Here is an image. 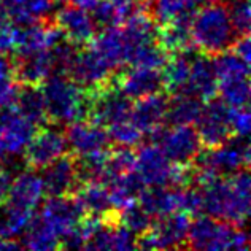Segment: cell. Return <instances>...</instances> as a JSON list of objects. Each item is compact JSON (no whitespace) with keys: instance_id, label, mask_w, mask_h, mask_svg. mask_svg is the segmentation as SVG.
Here are the masks:
<instances>
[{"instance_id":"cell-1","label":"cell","mask_w":251,"mask_h":251,"mask_svg":"<svg viewBox=\"0 0 251 251\" xmlns=\"http://www.w3.org/2000/svg\"><path fill=\"white\" fill-rule=\"evenodd\" d=\"M202 211L216 220L245 227L250 215L251 183L248 169L237 170L201 188Z\"/></svg>"},{"instance_id":"cell-2","label":"cell","mask_w":251,"mask_h":251,"mask_svg":"<svg viewBox=\"0 0 251 251\" xmlns=\"http://www.w3.org/2000/svg\"><path fill=\"white\" fill-rule=\"evenodd\" d=\"M45 100L46 124L67 126L86 120L89 108V94L69 75L52 74L40 84Z\"/></svg>"},{"instance_id":"cell-3","label":"cell","mask_w":251,"mask_h":251,"mask_svg":"<svg viewBox=\"0 0 251 251\" xmlns=\"http://www.w3.org/2000/svg\"><path fill=\"white\" fill-rule=\"evenodd\" d=\"M239 38L230 23L226 2H215L202 5L196 10L191 21V40L194 48L205 56H216L230 46Z\"/></svg>"},{"instance_id":"cell-4","label":"cell","mask_w":251,"mask_h":251,"mask_svg":"<svg viewBox=\"0 0 251 251\" xmlns=\"http://www.w3.org/2000/svg\"><path fill=\"white\" fill-rule=\"evenodd\" d=\"M135 170L145 186L184 188L191 186L193 178L191 164H174L153 142L138 145V150H135Z\"/></svg>"},{"instance_id":"cell-5","label":"cell","mask_w":251,"mask_h":251,"mask_svg":"<svg viewBox=\"0 0 251 251\" xmlns=\"http://www.w3.org/2000/svg\"><path fill=\"white\" fill-rule=\"evenodd\" d=\"M186 248L189 250H248L245 227L211 216H197L191 220Z\"/></svg>"},{"instance_id":"cell-6","label":"cell","mask_w":251,"mask_h":251,"mask_svg":"<svg viewBox=\"0 0 251 251\" xmlns=\"http://www.w3.org/2000/svg\"><path fill=\"white\" fill-rule=\"evenodd\" d=\"M193 216L175 211L154 218L151 227L137 237V248L142 250H186L188 230Z\"/></svg>"},{"instance_id":"cell-7","label":"cell","mask_w":251,"mask_h":251,"mask_svg":"<svg viewBox=\"0 0 251 251\" xmlns=\"http://www.w3.org/2000/svg\"><path fill=\"white\" fill-rule=\"evenodd\" d=\"M148 135L174 164L189 166L202 151V143L194 124L161 126Z\"/></svg>"},{"instance_id":"cell-8","label":"cell","mask_w":251,"mask_h":251,"mask_svg":"<svg viewBox=\"0 0 251 251\" xmlns=\"http://www.w3.org/2000/svg\"><path fill=\"white\" fill-rule=\"evenodd\" d=\"M191 164L207 167L221 176H227L237 170L248 169L250 145L247 137L232 135L226 143L216 148H202V151Z\"/></svg>"},{"instance_id":"cell-9","label":"cell","mask_w":251,"mask_h":251,"mask_svg":"<svg viewBox=\"0 0 251 251\" xmlns=\"http://www.w3.org/2000/svg\"><path fill=\"white\" fill-rule=\"evenodd\" d=\"M88 94V121L107 129L115 123L129 120L132 100L116 88L113 80L96 91H89Z\"/></svg>"},{"instance_id":"cell-10","label":"cell","mask_w":251,"mask_h":251,"mask_svg":"<svg viewBox=\"0 0 251 251\" xmlns=\"http://www.w3.org/2000/svg\"><path fill=\"white\" fill-rule=\"evenodd\" d=\"M67 75L86 91H96L113 80L115 70L91 45L78 46Z\"/></svg>"},{"instance_id":"cell-11","label":"cell","mask_w":251,"mask_h":251,"mask_svg":"<svg viewBox=\"0 0 251 251\" xmlns=\"http://www.w3.org/2000/svg\"><path fill=\"white\" fill-rule=\"evenodd\" d=\"M23 153L25 166L30 170H42L54 159L70 151L64 130L57 129V126L43 124L37 129Z\"/></svg>"},{"instance_id":"cell-12","label":"cell","mask_w":251,"mask_h":251,"mask_svg":"<svg viewBox=\"0 0 251 251\" xmlns=\"http://www.w3.org/2000/svg\"><path fill=\"white\" fill-rule=\"evenodd\" d=\"M229 105L221 99H210L202 105V111L196 121V130L202 148H216L232 137L229 124Z\"/></svg>"},{"instance_id":"cell-13","label":"cell","mask_w":251,"mask_h":251,"mask_svg":"<svg viewBox=\"0 0 251 251\" xmlns=\"http://www.w3.org/2000/svg\"><path fill=\"white\" fill-rule=\"evenodd\" d=\"M52 21L61 29L64 37L75 46L89 45L99 32L88 10L72 5L65 0L59 3Z\"/></svg>"},{"instance_id":"cell-14","label":"cell","mask_w":251,"mask_h":251,"mask_svg":"<svg viewBox=\"0 0 251 251\" xmlns=\"http://www.w3.org/2000/svg\"><path fill=\"white\" fill-rule=\"evenodd\" d=\"M113 83L126 97L137 100L145 96L164 91L161 70L123 65L113 75Z\"/></svg>"},{"instance_id":"cell-15","label":"cell","mask_w":251,"mask_h":251,"mask_svg":"<svg viewBox=\"0 0 251 251\" xmlns=\"http://www.w3.org/2000/svg\"><path fill=\"white\" fill-rule=\"evenodd\" d=\"M38 216L54 230L59 240H61V237L78 226V223L86 215L81 205L75 199V196H56L50 197L43 203Z\"/></svg>"},{"instance_id":"cell-16","label":"cell","mask_w":251,"mask_h":251,"mask_svg":"<svg viewBox=\"0 0 251 251\" xmlns=\"http://www.w3.org/2000/svg\"><path fill=\"white\" fill-rule=\"evenodd\" d=\"M42 170L43 189L45 194H48L50 197L74 196L76 188L80 186L75 154L72 153H65L64 156L57 157Z\"/></svg>"},{"instance_id":"cell-17","label":"cell","mask_w":251,"mask_h":251,"mask_svg":"<svg viewBox=\"0 0 251 251\" xmlns=\"http://www.w3.org/2000/svg\"><path fill=\"white\" fill-rule=\"evenodd\" d=\"M64 134L70 153L75 156L113 147L108 138L107 129L88 120H80L64 126Z\"/></svg>"},{"instance_id":"cell-18","label":"cell","mask_w":251,"mask_h":251,"mask_svg":"<svg viewBox=\"0 0 251 251\" xmlns=\"http://www.w3.org/2000/svg\"><path fill=\"white\" fill-rule=\"evenodd\" d=\"M170 96L166 91L156 92V94L145 96L132 102L129 120L142 134H151L157 127L164 126V118L169 107Z\"/></svg>"},{"instance_id":"cell-19","label":"cell","mask_w":251,"mask_h":251,"mask_svg":"<svg viewBox=\"0 0 251 251\" xmlns=\"http://www.w3.org/2000/svg\"><path fill=\"white\" fill-rule=\"evenodd\" d=\"M0 124L3 129L5 151L10 156L21 154L38 129V126L19 115L13 105L0 110Z\"/></svg>"},{"instance_id":"cell-20","label":"cell","mask_w":251,"mask_h":251,"mask_svg":"<svg viewBox=\"0 0 251 251\" xmlns=\"http://www.w3.org/2000/svg\"><path fill=\"white\" fill-rule=\"evenodd\" d=\"M13 74L16 83L40 86L54 74V64L50 50H38L24 56H13Z\"/></svg>"},{"instance_id":"cell-21","label":"cell","mask_w":251,"mask_h":251,"mask_svg":"<svg viewBox=\"0 0 251 251\" xmlns=\"http://www.w3.org/2000/svg\"><path fill=\"white\" fill-rule=\"evenodd\" d=\"M183 94L194 96L202 102L218 96V76L210 56L197 52L191 62L188 84Z\"/></svg>"},{"instance_id":"cell-22","label":"cell","mask_w":251,"mask_h":251,"mask_svg":"<svg viewBox=\"0 0 251 251\" xmlns=\"http://www.w3.org/2000/svg\"><path fill=\"white\" fill-rule=\"evenodd\" d=\"M43 196L45 189L42 176L37 175L35 170L25 172V174L18 175L16 180L11 181L3 203L6 207L35 211L38 203L42 202Z\"/></svg>"},{"instance_id":"cell-23","label":"cell","mask_w":251,"mask_h":251,"mask_svg":"<svg viewBox=\"0 0 251 251\" xmlns=\"http://www.w3.org/2000/svg\"><path fill=\"white\" fill-rule=\"evenodd\" d=\"M137 202L153 220L181 211V188L150 186L138 194Z\"/></svg>"},{"instance_id":"cell-24","label":"cell","mask_w":251,"mask_h":251,"mask_svg":"<svg viewBox=\"0 0 251 251\" xmlns=\"http://www.w3.org/2000/svg\"><path fill=\"white\" fill-rule=\"evenodd\" d=\"M89 45L107 61V64L115 72L123 67V65H126V61H127V46H126L123 29H120L118 25L116 27L100 29V32H97L94 40Z\"/></svg>"},{"instance_id":"cell-25","label":"cell","mask_w":251,"mask_h":251,"mask_svg":"<svg viewBox=\"0 0 251 251\" xmlns=\"http://www.w3.org/2000/svg\"><path fill=\"white\" fill-rule=\"evenodd\" d=\"M196 48H189L186 51L175 52L172 54L167 64L162 67V81H164V91L169 96L183 94L184 88L188 84L189 72H191V62L193 57L197 54Z\"/></svg>"},{"instance_id":"cell-26","label":"cell","mask_w":251,"mask_h":251,"mask_svg":"<svg viewBox=\"0 0 251 251\" xmlns=\"http://www.w3.org/2000/svg\"><path fill=\"white\" fill-rule=\"evenodd\" d=\"M143 5L157 27L172 21H180V19L193 21V16L197 10V5L193 0H153Z\"/></svg>"},{"instance_id":"cell-27","label":"cell","mask_w":251,"mask_h":251,"mask_svg":"<svg viewBox=\"0 0 251 251\" xmlns=\"http://www.w3.org/2000/svg\"><path fill=\"white\" fill-rule=\"evenodd\" d=\"M13 107L19 115L27 118L35 126L46 124V111H45V100L40 86L34 84H21L18 83L16 96L13 100Z\"/></svg>"},{"instance_id":"cell-28","label":"cell","mask_w":251,"mask_h":251,"mask_svg":"<svg viewBox=\"0 0 251 251\" xmlns=\"http://www.w3.org/2000/svg\"><path fill=\"white\" fill-rule=\"evenodd\" d=\"M75 199L81 205L86 216H103L113 210L110 202V194L107 186L102 181H86L80 183L74 193Z\"/></svg>"},{"instance_id":"cell-29","label":"cell","mask_w":251,"mask_h":251,"mask_svg":"<svg viewBox=\"0 0 251 251\" xmlns=\"http://www.w3.org/2000/svg\"><path fill=\"white\" fill-rule=\"evenodd\" d=\"M203 102L194 96L176 94L170 96L169 107L164 118V126H181V124H196L202 111Z\"/></svg>"},{"instance_id":"cell-30","label":"cell","mask_w":251,"mask_h":251,"mask_svg":"<svg viewBox=\"0 0 251 251\" xmlns=\"http://www.w3.org/2000/svg\"><path fill=\"white\" fill-rule=\"evenodd\" d=\"M157 42L164 46L170 54L186 51L194 48L193 40H191V21H172L157 27Z\"/></svg>"},{"instance_id":"cell-31","label":"cell","mask_w":251,"mask_h":251,"mask_svg":"<svg viewBox=\"0 0 251 251\" xmlns=\"http://www.w3.org/2000/svg\"><path fill=\"white\" fill-rule=\"evenodd\" d=\"M218 94L229 107H248L250 75H230L218 78Z\"/></svg>"},{"instance_id":"cell-32","label":"cell","mask_w":251,"mask_h":251,"mask_svg":"<svg viewBox=\"0 0 251 251\" xmlns=\"http://www.w3.org/2000/svg\"><path fill=\"white\" fill-rule=\"evenodd\" d=\"M170 56H172L170 52L164 48V46H161L159 42L154 40V42L145 43L142 46H138V48L132 50L127 56L126 65L161 70L164 65L167 64Z\"/></svg>"},{"instance_id":"cell-33","label":"cell","mask_w":251,"mask_h":251,"mask_svg":"<svg viewBox=\"0 0 251 251\" xmlns=\"http://www.w3.org/2000/svg\"><path fill=\"white\" fill-rule=\"evenodd\" d=\"M21 242L24 248L30 250L48 251L59 248V237L40 216L32 218L27 229L24 230V240Z\"/></svg>"},{"instance_id":"cell-34","label":"cell","mask_w":251,"mask_h":251,"mask_svg":"<svg viewBox=\"0 0 251 251\" xmlns=\"http://www.w3.org/2000/svg\"><path fill=\"white\" fill-rule=\"evenodd\" d=\"M118 223L126 229H129L132 234H135V237H138L151 227L153 218L145 211L140 203L134 201L118 210Z\"/></svg>"},{"instance_id":"cell-35","label":"cell","mask_w":251,"mask_h":251,"mask_svg":"<svg viewBox=\"0 0 251 251\" xmlns=\"http://www.w3.org/2000/svg\"><path fill=\"white\" fill-rule=\"evenodd\" d=\"M107 134L111 145H115V147L135 148L143 142V134L130 123V120H124L108 126Z\"/></svg>"},{"instance_id":"cell-36","label":"cell","mask_w":251,"mask_h":251,"mask_svg":"<svg viewBox=\"0 0 251 251\" xmlns=\"http://www.w3.org/2000/svg\"><path fill=\"white\" fill-rule=\"evenodd\" d=\"M227 13L237 35L250 34V0H229L226 3Z\"/></svg>"},{"instance_id":"cell-37","label":"cell","mask_w":251,"mask_h":251,"mask_svg":"<svg viewBox=\"0 0 251 251\" xmlns=\"http://www.w3.org/2000/svg\"><path fill=\"white\" fill-rule=\"evenodd\" d=\"M229 124L232 135L237 137H247L251 129V118H250V108L248 107H230L229 108Z\"/></svg>"},{"instance_id":"cell-38","label":"cell","mask_w":251,"mask_h":251,"mask_svg":"<svg viewBox=\"0 0 251 251\" xmlns=\"http://www.w3.org/2000/svg\"><path fill=\"white\" fill-rule=\"evenodd\" d=\"M137 248V237L132 234L129 229L121 226L120 223L115 224L113 227V250H134Z\"/></svg>"},{"instance_id":"cell-39","label":"cell","mask_w":251,"mask_h":251,"mask_svg":"<svg viewBox=\"0 0 251 251\" xmlns=\"http://www.w3.org/2000/svg\"><path fill=\"white\" fill-rule=\"evenodd\" d=\"M230 51H234L237 56H240L247 64L251 61V45H250V34L242 35L234 42V45L230 46Z\"/></svg>"},{"instance_id":"cell-40","label":"cell","mask_w":251,"mask_h":251,"mask_svg":"<svg viewBox=\"0 0 251 251\" xmlns=\"http://www.w3.org/2000/svg\"><path fill=\"white\" fill-rule=\"evenodd\" d=\"M23 247V242H18L16 239L13 237H2L0 239V250H21Z\"/></svg>"},{"instance_id":"cell-41","label":"cell","mask_w":251,"mask_h":251,"mask_svg":"<svg viewBox=\"0 0 251 251\" xmlns=\"http://www.w3.org/2000/svg\"><path fill=\"white\" fill-rule=\"evenodd\" d=\"M65 2H69L72 5H76V6H80V8H84V10H91L92 5H94L97 0H65Z\"/></svg>"},{"instance_id":"cell-42","label":"cell","mask_w":251,"mask_h":251,"mask_svg":"<svg viewBox=\"0 0 251 251\" xmlns=\"http://www.w3.org/2000/svg\"><path fill=\"white\" fill-rule=\"evenodd\" d=\"M5 156H6V151H5V138H3L2 124H0V161H2Z\"/></svg>"},{"instance_id":"cell-43","label":"cell","mask_w":251,"mask_h":251,"mask_svg":"<svg viewBox=\"0 0 251 251\" xmlns=\"http://www.w3.org/2000/svg\"><path fill=\"white\" fill-rule=\"evenodd\" d=\"M196 5H208V3H215V2H223V0H193Z\"/></svg>"},{"instance_id":"cell-44","label":"cell","mask_w":251,"mask_h":251,"mask_svg":"<svg viewBox=\"0 0 251 251\" xmlns=\"http://www.w3.org/2000/svg\"><path fill=\"white\" fill-rule=\"evenodd\" d=\"M116 5H127V3H134V0H110Z\"/></svg>"},{"instance_id":"cell-45","label":"cell","mask_w":251,"mask_h":251,"mask_svg":"<svg viewBox=\"0 0 251 251\" xmlns=\"http://www.w3.org/2000/svg\"><path fill=\"white\" fill-rule=\"evenodd\" d=\"M142 3H150V2H153V0H140Z\"/></svg>"}]
</instances>
